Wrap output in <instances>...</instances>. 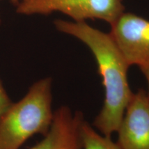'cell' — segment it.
<instances>
[{"mask_svg": "<svg viewBox=\"0 0 149 149\" xmlns=\"http://www.w3.org/2000/svg\"><path fill=\"white\" fill-rule=\"evenodd\" d=\"M54 24L60 32L82 42L94 55L102 79L105 97L93 126L103 135L111 136L118 130L133 93L128 80L130 65L110 33L95 29L86 22L57 19Z\"/></svg>", "mask_w": 149, "mask_h": 149, "instance_id": "obj_1", "label": "cell"}, {"mask_svg": "<svg viewBox=\"0 0 149 149\" xmlns=\"http://www.w3.org/2000/svg\"><path fill=\"white\" fill-rule=\"evenodd\" d=\"M52 102L51 78L33 84L0 120V149H20L33 135H46L53 119Z\"/></svg>", "mask_w": 149, "mask_h": 149, "instance_id": "obj_2", "label": "cell"}, {"mask_svg": "<svg viewBox=\"0 0 149 149\" xmlns=\"http://www.w3.org/2000/svg\"><path fill=\"white\" fill-rule=\"evenodd\" d=\"M17 12L24 15H48L59 12L74 22L98 19L112 25L124 13L122 0H21Z\"/></svg>", "mask_w": 149, "mask_h": 149, "instance_id": "obj_3", "label": "cell"}, {"mask_svg": "<svg viewBox=\"0 0 149 149\" xmlns=\"http://www.w3.org/2000/svg\"><path fill=\"white\" fill-rule=\"evenodd\" d=\"M111 26L110 34L130 66H149V20L124 12Z\"/></svg>", "mask_w": 149, "mask_h": 149, "instance_id": "obj_4", "label": "cell"}, {"mask_svg": "<svg viewBox=\"0 0 149 149\" xmlns=\"http://www.w3.org/2000/svg\"><path fill=\"white\" fill-rule=\"evenodd\" d=\"M117 133L122 149H149V98L144 89L133 93Z\"/></svg>", "mask_w": 149, "mask_h": 149, "instance_id": "obj_5", "label": "cell"}, {"mask_svg": "<svg viewBox=\"0 0 149 149\" xmlns=\"http://www.w3.org/2000/svg\"><path fill=\"white\" fill-rule=\"evenodd\" d=\"M84 121L81 112L62 106L54 112L49 130L40 142L29 149H83L81 128Z\"/></svg>", "mask_w": 149, "mask_h": 149, "instance_id": "obj_6", "label": "cell"}, {"mask_svg": "<svg viewBox=\"0 0 149 149\" xmlns=\"http://www.w3.org/2000/svg\"><path fill=\"white\" fill-rule=\"evenodd\" d=\"M83 149H122L111 136L100 135L84 120L81 128Z\"/></svg>", "mask_w": 149, "mask_h": 149, "instance_id": "obj_7", "label": "cell"}, {"mask_svg": "<svg viewBox=\"0 0 149 149\" xmlns=\"http://www.w3.org/2000/svg\"><path fill=\"white\" fill-rule=\"evenodd\" d=\"M13 103L0 80V120Z\"/></svg>", "mask_w": 149, "mask_h": 149, "instance_id": "obj_8", "label": "cell"}, {"mask_svg": "<svg viewBox=\"0 0 149 149\" xmlns=\"http://www.w3.org/2000/svg\"><path fill=\"white\" fill-rule=\"evenodd\" d=\"M139 69L142 72L143 74L144 75L145 78H146L147 83H148V92L147 93L148 94V98H149V66H146V67H141L139 68Z\"/></svg>", "mask_w": 149, "mask_h": 149, "instance_id": "obj_9", "label": "cell"}, {"mask_svg": "<svg viewBox=\"0 0 149 149\" xmlns=\"http://www.w3.org/2000/svg\"><path fill=\"white\" fill-rule=\"evenodd\" d=\"M11 1H12V3H13V4L17 6L19 4V1H21V0H10Z\"/></svg>", "mask_w": 149, "mask_h": 149, "instance_id": "obj_10", "label": "cell"}]
</instances>
